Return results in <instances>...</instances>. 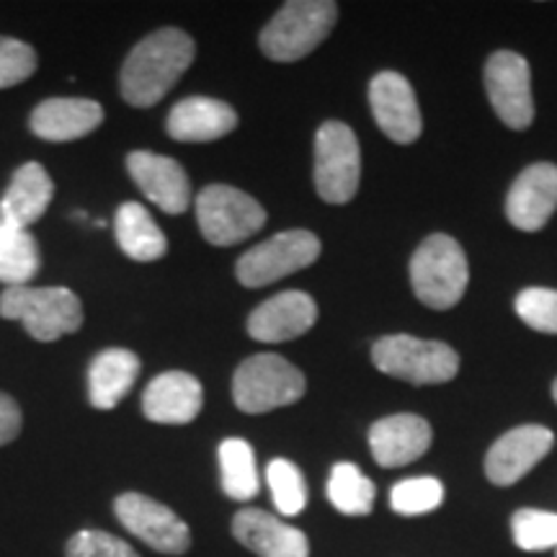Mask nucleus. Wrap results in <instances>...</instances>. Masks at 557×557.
<instances>
[{"instance_id":"obj_25","label":"nucleus","mask_w":557,"mask_h":557,"mask_svg":"<svg viewBox=\"0 0 557 557\" xmlns=\"http://www.w3.org/2000/svg\"><path fill=\"white\" fill-rule=\"evenodd\" d=\"M39 269L41 259L34 235L0 220V282L9 287H26Z\"/></svg>"},{"instance_id":"obj_16","label":"nucleus","mask_w":557,"mask_h":557,"mask_svg":"<svg viewBox=\"0 0 557 557\" xmlns=\"http://www.w3.org/2000/svg\"><path fill=\"white\" fill-rule=\"evenodd\" d=\"M318 320L315 299L305 292L289 289L274 295L267 302L250 312L248 333L250 338L263 341V344H284L305 336Z\"/></svg>"},{"instance_id":"obj_17","label":"nucleus","mask_w":557,"mask_h":557,"mask_svg":"<svg viewBox=\"0 0 557 557\" xmlns=\"http://www.w3.org/2000/svg\"><path fill=\"white\" fill-rule=\"evenodd\" d=\"M233 537L259 557H310L305 532L263 508H240L233 517Z\"/></svg>"},{"instance_id":"obj_5","label":"nucleus","mask_w":557,"mask_h":557,"mask_svg":"<svg viewBox=\"0 0 557 557\" xmlns=\"http://www.w3.org/2000/svg\"><path fill=\"white\" fill-rule=\"evenodd\" d=\"M308 389L305 374L278 354H256L235 369L233 400L243 413L261 416L292 406Z\"/></svg>"},{"instance_id":"obj_11","label":"nucleus","mask_w":557,"mask_h":557,"mask_svg":"<svg viewBox=\"0 0 557 557\" xmlns=\"http://www.w3.org/2000/svg\"><path fill=\"white\" fill-rule=\"evenodd\" d=\"M485 90L498 120L511 129H527L534 120L532 70L517 52H493L485 62Z\"/></svg>"},{"instance_id":"obj_13","label":"nucleus","mask_w":557,"mask_h":557,"mask_svg":"<svg viewBox=\"0 0 557 557\" xmlns=\"http://www.w3.org/2000/svg\"><path fill=\"white\" fill-rule=\"evenodd\" d=\"M555 447V434L537 423L506 431L504 436L487 449L485 475L493 485H513L527 472H532Z\"/></svg>"},{"instance_id":"obj_32","label":"nucleus","mask_w":557,"mask_h":557,"mask_svg":"<svg viewBox=\"0 0 557 557\" xmlns=\"http://www.w3.org/2000/svg\"><path fill=\"white\" fill-rule=\"evenodd\" d=\"M65 557H139L127 542L101 529H81L67 540Z\"/></svg>"},{"instance_id":"obj_3","label":"nucleus","mask_w":557,"mask_h":557,"mask_svg":"<svg viewBox=\"0 0 557 557\" xmlns=\"http://www.w3.org/2000/svg\"><path fill=\"white\" fill-rule=\"evenodd\" d=\"M0 315L18 320L26 333L41 344H52L83 325V305L65 287H9L0 295Z\"/></svg>"},{"instance_id":"obj_23","label":"nucleus","mask_w":557,"mask_h":557,"mask_svg":"<svg viewBox=\"0 0 557 557\" xmlns=\"http://www.w3.org/2000/svg\"><path fill=\"white\" fill-rule=\"evenodd\" d=\"M139 374V357L129 348H107L88 367V398L99 410L116 408Z\"/></svg>"},{"instance_id":"obj_20","label":"nucleus","mask_w":557,"mask_h":557,"mask_svg":"<svg viewBox=\"0 0 557 557\" xmlns=\"http://www.w3.org/2000/svg\"><path fill=\"white\" fill-rule=\"evenodd\" d=\"M238 127V114L230 103L209 96H189L171 109L165 129L178 143H212Z\"/></svg>"},{"instance_id":"obj_10","label":"nucleus","mask_w":557,"mask_h":557,"mask_svg":"<svg viewBox=\"0 0 557 557\" xmlns=\"http://www.w3.org/2000/svg\"><path fill=\"white\" fill-rule=\"evenodd\" d=\"M114 513L127 532L163 555H186L191 547L189 524L173 508L145 493H122Z\"/></svg>"},{"instance_id":"obj_31","label":"nucleus","mask_w":557,"mask_h":557,"mask_svg":"<svg viewBox=\"0 0 557 557\" xmlns=\"http://www.w3.org/2000/svg\"><path fill=\"white\" fill-rule=\"evenodd\" d=\"M513 308H517V315L524 320L529 329L557 336V289H521Z\"/></svg>"},{"instance_id":"obj_34","label":"nucleus","mask_w":557,"mask_h":557,"mask_svg":"<svg viewBox=\"0 0 557 557\" xmlns=\"http://www.w3.org/2000/svg\"><path fill=\"white\" fill-rule=\"evenodd\" d=\"M21 421L24 416H21L18 403L11 395L0 393V447L11 444L21 434Z\"/></svg>"},{"instance_id":"obj_29","label":"nucleus","mask_w":557,"mask_h":557,"mask_svg":"<svg viewBox=\"0 0 557 557\" xmlns=\"http://www.w3.org/2000/svg\"><path fill=\"white\" fill-rule=\"evenodd\" d=\"M444 500V485L436 478H408L393 485L389 506L400 517H421L436 511Z\"/></svg>"},{"instance_id":"obj_26","label":"nucleus","mask_w":557,"mask_h":557,"mask_svg":"<svg viewBox=\"0 0 557 557\" xmlns=\"http://www.w3.org/2000/svg\"><path fill=\"white\" fill-rule=\"evenodd\" d=\"M222 491L233 500H250L259 496L261 480L256 468V455L246 438H225L220 444Z\"/></svg>"},{"instance_id":"obj_21","label":"nucleus","mask_w":557,"mask_h":557,"mask_svg":"<svg viewBox=\"0 0 557 557\" xmlns=\"http://www.w3.org/2000/svg\"><path fill=\"white\" fill-rule=\"evenodd\" d=\"M29 124L47 143H73L101 127L103 109L90 99H47L32 111Z\"/></svg>"},{"instance_id":"obj_35","label":"nucleus","mask_w":557,"mask_h":557,"mask_svg":"<svg viewBox=\"0 0 557 557\" xmlns=\"http://www.w3.org/2000/svg\"><path fill=\"white\" fill-rule=\"evenodd\" d=\"M553 398H555V403H557V380L553 382Z\"/></svg>"},{"instance_id":"obj_15","label":"nucleus","mask_w":557,"mask_h":557,"mask_svg":"<svg viewBox=\"0 0 557 557\" xmlns=\"http://www.w3.org/2000/svg\"><path fill=\"white\" fill-rule=\"evenodd\" d=\"M557 209V165L534 163L511 184L506 197V218L524 233H537Z\"/></svg>"},{"instance_id":"obj_6","label":"nucleus","mask_w":557,"mask_h":557,"mask_svg":"<svg viewBox=\"0 0 557 557\" xmlns=\"http://www.w3.org/2000/svg\"><path fill=\"white\" fill-rule=\"evenodd\" d=\"M372 361L380 372L410 385H442L459 372L455 348L442 341H423L403 333L380 338L372 348Z\"/></svg>"},{"instance_id":"obj_30","label":"nucleus","mask_w":557,"mask_h":557,"mask_svg":"<svg viewBox=\"0 0 557 557\" xmlns=\"http://www.w3.org/2000/svg\"><path fill=\"white\" fill-rule=\"evenodd\" d=\"M511 534L524 553L557 549V513L540 511V508H521L511 519Z\"/></svg>"},{"instance_id":"obj_19","label":"nucleus","mask_w":557,"mask_h":557,"mask_svg":"<svg viewBox=\"0 0 557 557\" xmlns=\"http://www.w3.org/2000/svg\"><path fill=\"white\" fill-rule=\"evenodd\" d=\"M205 389L189 372H163L145 387L143 413L152 423L184 426L201 413Z\"/></svg>"},{"instance_id":"obj_2","label":"nucleus","mask_w":557,"mask_h":557,"mask_svg":"<svg viewBox=\"0 0 557 557\" xmlns=\"http://www.w3.org/2000/svg\"><path fill=\"white\" fill-rule=\"evenodd\" d=\"M338 18L331 0H292L284 3L261 32V52L274 62H297L315 52Z\"/></svg>"},{"instance_id":"obj_18","label":"nucleus","mask_w":557,"mask_h":557,"mask_svg":"<svg viewBox=\"0 0 557 557\" xmlns=\"http://www.w3.org/2000/svg\"><path fill=\"white\" fill-rule=\"evenodd\" d=\"M431 426L426 418L413 413H395L380 418L369 429V449L380 468H403L426 455L431 447Z\"/></svg>"},{"instance_id":"obj_14","label":"nucleus","mask_w":557,"mask_h":557,"mask_svg":"<svg viewBox=\"0 0 557 557\" xmlns=\"http://www.w3.org/2000/svg\"><path fill=\"white\" fill-rule=\"evenodd\" d=\"M127 171L139 191L169 214H184L191 205V184L178 160L150 150L127 156Z\"/></svg>"},{"instance_id":"obj_33","label":"nucleus","mask_w":557,"mask_h":557,"mask_svg":"<svg viewBox=\"0 0 557 557\" xmlns=\"http://www.w3.org/2000/svg\"><path fill=\"white\" fill-rule=\"evenodd\" d=\"M37 70V52L26 41L0 37V88L29 81Z\"/></svg>"},{"instance_id":"obj_4","label":"nucleus","mask_w":557,"mask_h":557,"mask_svg":"<svg viewBox=\"0 0 557 557\" xmlns=\"http://www.w3.org/2000/svg\"><path fill=\"white\" fill-rule=\"evenodd\" d=\"M470 282L468 256L449 235H429L410 259V287L431 310H449L465 297Z\"/></svg>"},{"instance_id":"obj_1","label":"nucleus","mask_w":557,"mask_h":557,"mask_svg":"<svg viewBox=\"0 0 557 557\" xmlns=\"http://www.w3.org/2000/svg\"><path fill=\"white\" fill-rule=\"evenodd\" d=\"M197 58V45L181 29H158L124 60L120 86L129 107L148 109L165 99Z\"/></svg>"},{"instance_id":"obj_9","label":"nucleus","mask_w":557,"mask_h":557,"mask_svg":"<svg viewBox=\"0 0 557 557\" xmlns=\"http://www.w3.org/2000/svg\"><path fill=\"white\" fill-rule=\"evenodd\" d=\"M320 256V240L310 230H287L259 243L240 256L235 274L243 287L259 289L278 278L312 267Z\"/></svg>"},{"instance_id":"obj_28","label":"nucleus","mask_w":557,"mask_h":557,"mask_svg":"<svg viewBox=\"0 0 557 557\" xmlns=\"http://www.w3.org/2000/svg\"><path fill=\"white\" fill-rule=\"evenodd\" d=\"M267 483L271 487L276 511L282 517H297L308 506V485L305 475L289 459H271L267 468Z\"/></svg>"},{"instance_id":"obj_24","label":"nucleus","mask_w":557,"mask_h":557,"mask_svg":"<svg viewBox=\"0 0 557 557\" xmlns=\"http://www.w3.org/2000/svg\"><path fill=\"white\" fill-rule=\"evenodd\" d=\"M116 243L132 261H158L163 259L169 250V240H165L163 230L156 225L150 212L137 201H127L116 209L114 218Z\"/></svg>"},{"instance_id":"obj_8","label":"nucleus","mask_w":557,"mask_h":557,"mask_svg":"<svg viewBox=\"0 0 557 557\" xmlns=\"http://www.w3.org/2000/svg\"><path fill=\"white\" fill-rule=\"evenodd\" d=\"M361 150L354 129L344 122H325L315 135V189L329 205L357 197Z\"/></svg>"},{"instance_id":"obj_22","label":"nucleus","mask_w":557,"mask_h":557,"mask_svg":"<svg viewBox=\"0 0 557 557\" xmlns=\"http://www.w3.org/2000/svg\"><path fill=\"white\" fill-rule=\"evenodd\" d=\"M54 197V184L41 163H26L13 173L11 186L0 201V218L5 225L26 230L47 212Z\"/></svg>"},{"instance_id":"obj_27","label":"nucleus","mask_w":557,"mask_h":557,"mask_svg":"<svg viewBox=\"0 0 557 557\" xmlns=\"http://www.w3.org/2000/svg\"><path fill=\"white\" fill-rule=\"evenodd\" d=\"M329 500L346 517H367L372 513L377 487L354 462H338L329 478Z\"/></svg>"},{"instance_id":"obj_7","label":"nucleus","mask_w":557,"mask_h":557,"mask_svg":"<svg viewBox=\"0 0 557 557\" xmlns=\"http://www.w3.org/2000/svg\"><path fill=\"white\" fill-rule=\"evenodd\" d=\"M197 222L212 246H238L267 225V209L250 194L227 184L205 186L197 197Z\"/></svg>"},{"instance_id":"obj_12","label":"nucleus","mask_w":557,"mask_h":557,"mask_svg":"<svg viewBox=\"0 0 557 557\" xmlns=\"http://www.w3.org/2000/svg\"><path fill=\"white\" fill-rule=\"evenodd\" d=\"M369 103H372L377 127L393 143L410 145L421 137V109H418L416 90L406 75L393 73V70L374 75L372 83H369Z\"/></svg>"}]
</instances>
